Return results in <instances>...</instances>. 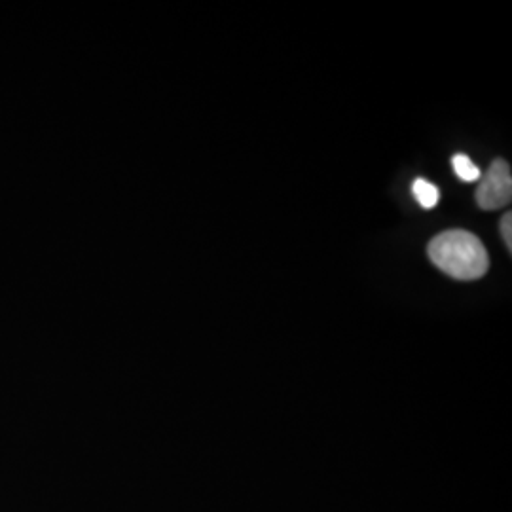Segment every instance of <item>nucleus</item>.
I'll return each mask as SVG.
<instances>
[{"mask_svg":"<svg viewBox=\"0 0 512 512\" xmlns=\"http://www.w3.org/2000/svg\"><path fill=\"white\" fill-rule=\"evenodd\" d=\"M427 255L439 270L459 281H475L490 266L484 243L465 230L442 232L429 243Z\"/></svg>","mask_w":512,"mask_h":512,"instance_id":"1","label":"nucleus"},{"mask_svg":"<svg viewBox=\"0 0 512 512\" xmlns=\"http://www.w3.org/2000/svg\"><path fill=\"white\" fill-rule=\"evenodd\" d=\"M512 200L511 167L505 160H495L488 173L480 177L476 190V203L484 211L503 209Z\"/></svg>","mask_w":512,"mask_h":512,"instance_id":"2","label":"nucleus"},{"mask_svg":"<svg viewBox=\"0 0 512 512\" xmlns=\"http://www.w3.org/2000/svg\"><path fill=\"white\" fill-rule=\"evenodd\" d=\"M412 194L418 200L423 209H433L437 207L440 200L439 188L425 179H416L412 184Z\"/></svg>","mask_w":512,"mask_h":512,"instance_id":"3","label":"nucleus"},{"mask_svg":"<svg viewBox=\"0 0 512 512\" xmlns=\"http://www.w3.org/2000/svg\"><path fill=\"white\" fill-rule=\"evenodd\" d=\"M452 165H454L456 175L465 183H475V181H480V177H482L478 165H475V162L465 154H456L452 158Z\"/></svg>","mask_w":512,"mask_h":512,"instance_id":"4","label":"nucleus"},{"mask_svg":"<svg viewBox=\"0 0 512 512\" xmlns=\"http://www.w3.org/2000/svg\"><path fill=\"white\" fill-rule=\"evenodd\" d=\"M501 236H503V241H505V245H507V249L511 251L512 249V215L511 213H507L503 219H501Z\"/></svg>","mask_w":512,"mask_h":512,"instance_id":"5","label":"nucleus"}]
</instances>
